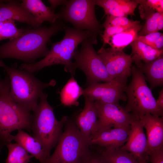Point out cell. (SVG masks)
I'll return each instance as SVG.
<instances>
[{"label": "cell", "mask_w": 163, "mask_h": 163, "mask_svg": "<svg viewBox=\"0 0 163 163\" xmlns=\"http://www.w3.org/2000/svg\"><path fill=\"white\" fill-rule=\"evenodd\" d=\"M66 24L57 20L49 27L25 30L20 36L0 46V58H10L32 62L47 56V44L50 37L64 30Z\"/></svg>", "instance_id": "1"}, {"label": "cell", "mask_w": 163, "mask_h": 163, "mask_svg": "<svg viewBox=\"0 0 163 163\" xmlns=\"http://www.w3.org/2000/svg\"><path fill=\"white\" fill-rule=\"evenodd\" d=\"M64 30L65 34L62 39L51 43V49L43 59L36 63L22 64L19 69L33 73L46 66L60 64L64 65L66 72L74 76L76 69L72 59L75 51L84 40L91 38L92 41V34L88 30H78L66 25Z\"/></svg>", "instance_id": "2"}, {"label": "cell", "mask_w": 163, "mask_h": 163, "mask_svg": "<svg viewBox=\"0 0 163 163\" xmlns=\"http://www.w3.org/2000/svg\"><path fill=\"white\" fill-rule=\"evenodd\" d=\"M0 67L3 68L8 74L11 97L30 111L33 112L36 108L43 90L56 84L53 79L48 82H43L36 78L33 73L9 67L1 60Z\"/></svg>", "instance_id": "3"}, {"label": "cell", "mask_w": 163, "mask_h": 163, "mask_svg": "<svg viewBox=\"0 0 163 163\" xmlns=\"http://www.w3.org/2000/svg\"><path fill=\"white\" fill-rule=\"evenodd\" d=\"M47 97V94L43 92L40 96L37 106L33 111L31 130L49 158L51 150L57 145L62 133L68 117L63 116L60 120H57Z\"/></svg>", "instance_id": "4"}, {"label": "cell", "mask_w": 163, "mask_h": 163, "mask_svg": "<svg viewBox=\"0 0 163 163\" xmlns=\"http://www.w3.org/2000/svg\"><path fill=\"white\" fill-rule=\"evenodd\" d=\"M10 82L3 80L0 89V154L2 149L11 142V133L15 130H31L30 111L13 100L9 94Z\"/></svg>", "instance_id": "5"}, {"label": "cell", "mask_w": 163, "mask_h": 163, "mask_svg": "<svg viewBox=\"0 0 163 163\" xmlns=\"http://www.w3.org/2000/svg\"><path fill=\"white\" fill-rule=\"evenodd\" d=\"M64 127L55 149L46 163H84L91 151L89 139L78 129L75 118L68 117Z\"/></svg>", "instance_id": "6"}, {"label": "cell", "mask_w": 163, "mask_h": 163, "mask_svg": "<svg viewBox=\"0 0 163 163\" xmlns=\"http://www.w3.org/2000/svg\"><path fill=\"white\" fill-rule=\"evenodd\" d=\"M131 82L125 89L127 101L125 108L136 119L147 114L162 117L144 76L137 67L132 66Z\"/></svg>", "instance_id": "7"}, {"label": "cell", "mask_w": 163, "mask_h": 163, "mask_svg": "<svg viewBox=\"0 0 163 163\" xmlns=\"http://www.w3.org/2000/svg\"><path fill=\"white\" fill-rule=\"evenodd\" d=\"M95 5L96 0H69L58 13V20L70 22L77 30L90 31L94 44H96L102 26L96 17Z\"/></svg>", "instance_id": "8"}, {"label": "cell", "mask_w": 163, "mask_h": 163, "mask_svg": "<svg viewBox=\"0 0 163 163\" xmlns=\"http://www.w3.org/2000/svg\"><path fill=\"white\" fill-rule=\"evenodd\" d=\"M81 44L80 49L77 48L75 51L73 63L75 69H79L85 74L88 86L96 83L116 81L109 75L102 61L94 48L92 39H87Z\"/></svg>", "instance_id": "9"}, {"label": "cell", "mask_w": 163, "mask_h": 163, "mask_svg": "<svg viewBox=\"0 0 163 163\" xmlns=\"http://www.w3.org/2000/svg\"><path fill=\"white\" fill-rule=\"evenodd\" d=\"M97 52L111 78L126 85L128 78L131 75V55L126 54L123 50L113 51L103 46Z\"/></svg>", "instance_id": "10"}, {"label": "cell", "mask_w": 163, "mask_h": 163, "mask_svg": "<svg viewBox=\"0 0 163 163\" xmlns=\"http://www.w3.org/2000/svg\"><path fill=\"white\" fill-rule=\"evenodd\" d=\"M94 102L98 114V123L95 133L111 128L128 126L136 119L118 103Z\"/></svg>", "instance_id": "11"}, {"label": "cell", "mask_w": 163, "mask_h": 163, "mask_svg": "<svg viewBox=\"0 0 163 163\" xmlns=\"http://www.w3.org/2000/svg\"><path fill=\"white\" fill-rule=\"evenodd\" d=\"M126 85L117 82H98L91 84L83 90V95L94 101L104 103H118L126 101L125 92Z\"/></svg>", "instance_id": "12"}, {"label": "cell", "mask_w": 163, "mask_h": 163, "mask_svg": "<svg viewBox=\"0 0 163 163\" xmlns=\"http://www.w3.org/2000/svg\"><path fill=\"white\" fill-rule=\"evenodd\" d=\"M130 127L127 140L121 148L129 153L139 162L147 163L149 152L144 128L138 119L133 121Z\"/></svg>", "instance_id": "13"}, {"label": "cell", "mask_w": 163, "mask_h": 163, "mask_svg": "<svg viewBox=\"0 0 163 163\" xmlns=\"http://www.w3.org/2000/svg\"><path fill=\"white\" fill-rule=\"evenodd\" d=\"M130 128V126L113 127L95 133L89 138L90 145H97L104 149L121 148L127 140Z\"/></svg>", "instance_id": "14"}, {"label": "cell", "mask_w": 163, "mask_h": 163, "mask_svg": "<svg viewBox=\"0 0 163 163\" xmlns=\"http://www.w3.org/2000/svg\"><path fill=\"white\" fill-rule=\"evenodd\" d=\"M146 132L149 153L163 147V119L156 115L147 114L139 119Z\"/></svg>", "instance_id": "15"}, {"label": "cell", "mask_w": 163, "mask_h": 163, "mask_svg": "<svg viewBox=\"0 0 163 163\" xmlns=\"http://www.w3.org/2000/svg\"><path fill=\"white\" fill-rule=\"evenodd\" d=\"M85 97L83 109L75 118V123L80 132L86 137H90L96 131L98 114L94 101L87 96Z\"/></svg>", "instance_id": "16"}, {"label": "cell", "mask_w": 163, "mask_h": 163, "mask_svg": "<svg viewBox=\"0 0 163 163\" xmlns=\"http://www.w3.org/2000/svg\"><path fill=\"white\" fill-rule=\"evenodd\" d=\"M8 20L26 23L36 28L39 27L33 16L21 3L13 1H0V21Z\"/></svg>", "instance_id": "17"}, {"label": "cell", "mask_w": 163, "mask_h": 163, "mask_svg": "<svg viewBox=\"0 0 163 163\" xmlns=\"http://www.w3.org/2000/svg\"><path fill=\"white\" fill-rule=\"evenodd\" d=\"M96 4L103 9L104 15L126 17L134 15L138 5L135 0H96Z\"/></svg>", "instance_id": "18"}, {"label": "cell", "mask_w": 163, "mask_h": 163, "mask_svg": "<svg viewBox=\"0 0 163 163\" xmlns=\"http://www.w3.org/2000/svg\"><path fill=\"white\" fill-rule=\"evenodd\" d=\"M10 141H16L40 163H46L49 158L41 143L34 137L22 130H18L15 135H11Z\"/></svg>", "instance_id": "19"}, {"label": "cell", "mask_w": 163, "mask_h": 163, "mask_svg": "<svg viewBox=\"0 0 163 163\" xmlns=\"http://www.w3.org/2000/svg\"><path fill=\"white\" fill-rule=\"evenodd\" d=\"M21 4L33 16L39 27L44 21L53 24L59 18L58 14L53 12L50 7L47 6L41 0H24Z\"/></svg>", "instance_id": "20"}, {"label": "cell", "mask_w": 163, "mask_h": 163, "mask_svg": "<svg viewBox=\"0 0 163 163\" xmlns=\"http://www.w3.org/2000/svg\"><path fill=\"white\" fill-rule=\"evenodd\" d=\"M137 68L143 74L145 80L149 82L151 90L163 85V54L152 61L142 64Z\"/></svg>", "instance_id": "21"}, {"label": "cell", "mask_w": 163, "mask_h": 163, "mask_svg": "<svg viewBox=\"0 0 163 163\" xmlns=\"http://www.w3.org/2000/svg\"><path fill=\"white\" fill-rule=\"evenodd\" d=\"M130 45L132 49L131 54L133 62L137 67L142 64L152 61L163 54V50L154 49L137 39Z\"/></svg>", "instance_id": "22"}, {"label": "cell", "mask_w": 163, "mask_h": 163, "mask_svg": "<svg viewBox=\"0 0 163 163\" xmlns=\"http://www.w3.org/2000/svg\"><path fill=\"white\" fill-rule=\"evenodd\" d=\"M142 27L140 24L112 36L107 43L111 46L109 49L113 51L123 50L126 47L137 39L138 33Z\"/></svg>", "instance_id": "23"}, {"label": "cell", "mask_w": 163, "mask_h": 163, "mask_svg": "<svg viewBox=\"0 0 163 163\" xmlns=\"http://www.w3.org/2000/svg\"><path fill=\"white\" fill-rule=\"evenodd\" d=\"M83 90L78 84L74 76H72L60 93L62 103L66 106H78L79 102L78 100L83 95Z\"/></svg>", "instance_id": "24"}, {"label": "cell", "mask_w": 163, "mask_h": 163, "mask_svg": "<svg viewBox=\"0 0 163 163\" xmlns=\"http://www.w3.org/2000/svg\"><path fill=\"white\" fill-rule=\"evenodd\" d=\"M100 153L108 163H142L121 148L104 149Z\"/></svg>", "instance_id": "25"}, {"label": "cell", "mask_w": 163, "mask_h": 163, "mask_svg": "<svg viewBox=\"0 0 163 163\" xmlns=\"http://www.w3.org/2000/svg\"><path fill=\"white\" fill-rule=\"evenodd\" d=\"M6 146L8 149V155L6 163H29L33 157L17 143L11 142Z\"/></svg>", "instance_id": "26"}, {"label": "cell", "mask_w": 163, "mask_h": 163, "mask_svg": "<svg viewBox=\"0 0 163 163\" xmlns=\"http://www.w3.org/2000/svg\"><path fill=\"white\" fill-rule=\"evenodd\" d=\"M138 4L139 13L141 18L146 19L155 12L163 13V0H135Z\"/></svg>", "instance_id": "27"}, {"label": "cell", "mask_w": 163, "mask_h": 163, "mask_svg": "<svg viewBox=\"0 0 163 163\" xmlns=\"http://www.w3.org/2000/svg\"><path fill=\"white\" fill-rule=\"evenodd\" d=\"M15 22L12 20L0 21V41L7 39H14L24 32L25 30L16 27Z\"/></svg>", "instance_id": "28"}, {"label": "cell", "mask_w": 163, "mask_h": 163, "mask_svg": "<svg viewBox=\"0 0 163 163\" xmlns=\"http://www.w3.org/2000/svg\"><path fill=\"white\" fill-rule=\"evenodd\" d=\"M140 24L139 21L130 20L125 17H116L107 15L104 23L102 25L133 27Z\"/></svg>", "instance_id": "29"}, {"label": "cell", "mask_w": 163, "mask_h": 163, "mask_svg": "<svg viewBox=\"0 0 163 163\" xmlns=\"http://www.w3.org/2000/svg\"><path fill=\"white\" fill-rule=\"evenodd\" d=\"M163 13L155 12L149 15L145 19V24L138 33V36L146 34L157 32V26L158 20Z\"/></svg>", "instance_id": "30"}, {"label": "cell", "mask_w": 163, "mask_h": 163, "mask_svg": "<svg viewBox=\"0 0 163 163\" xmlns=\"http://www.w3.org/2000/svg\"><path fill=\"white\" fill-rule=\"evenodd\" d=\"M102 26L104 28V30L101 36L103 42V46L107 44L109 39L112 36L133 27L108 25Z\"/></svg>", "instance_id": "31"}, {"label": "cell", "mask_w": 163, "mask_h": 163, "mask_svg": "<svg viewBox=\"0 0 163 163\" xmlns=\"http://www.w3.org/2000/svg\"><path fill=\"white\" fill-rule=\"evenodd\" d=\"M162 34V33L158 31L145 35L138 36L137 39L150 46Z\"/></svg>", "instance_id": "32"}, {"label": "cell", "mask_w": 163, "mask_h": 163, "mask_svg": "<svg viewBox=\"0 0 163 163\" xmlns=\"http://www.w3.org/2000/svg\"><path fill=\"white\" fill-rule=\"evenodd\" d=\"M148 162L151 163H163V147L150 152Z\"/></svg>", "instance_id": "33"}, {"label": "cell", "mask_w": 163, "mask_h": 163, "mask_svg": "<svg viewBox=\"0 0 163 163\" xmlns=\"http://www.w3.org/2000/svg\"><path fill=\"white\" fill-rule=\"evenodd\" d=\"M84 163H108L100 153H96L91 152Z\"/></svg>", "instance_id": "34"}, {"label": "cell", "mask_w": 163, "mask_h": 163, "mask_svg": "<svg viewBox=\"0 0 163 163\" xmlns=\"http://www.w3.org/2000/svg\"><path fill=\"white\" fill-rule=\"evenodd\" d=\"M68 0H50L48 2L50 3L51 7H50L52 11L54 12V10L57 7L60 5H65Z\"/></svg>", "instance_id": "35"}, {"label": "cell", "mask_w": 163, "mask_h": 163, "mask_svg": "<svg viewBox=\"0 0 163 163\" xmlns=\"http://www.w3.org/2000/svg\"><path fill=\"white\" fill-rule=\"evenodd\" d=\"M163 35H161L150 46L152 48L158 50H163Z\"/></svg>", "instance_id": "36"}, {"label": "cell", "mask_w": 163, "mask_h": 163, "mask_svg": "<svg viewBox=\"0 0 163 163\" xmlns=\"http://www.w3.org/2000/svg\"><path fill=\"white\" fill-rule=\"evenodd\" d=\"M157 105L159 109L163 111V89H162L159 93L158 99L156 100Z\"/></svg>", "instance_id": "37"}, {"label": "cell", "mask_w": 163, "mask_h": 163, "mask_svg": "<svg viewBox=\"0 0 163 163\" xmlns=\"http://www.w3.org/2000/svg\"><path fill=\"white\" fill-rule=\"evenodd\" d=\"M163 13H162L158 20V26L157 31H158L159 30H163Z\"/></svg>", "instance_id": "38"}, {"label": "cell", "mask_w": 163, "mask_h": 163, "mask_svg": "<svg viewBox=\"0 0 163 163\" xmlns=\"http://www.w3.org/2000/svg\"><path fill=\"white\" fill-rule=\"evenodd\" d=\"M2 85V80L0 79V88Z\"/></svg>", "instance_id": "39"}, {"label": "cell", "mask_w": 163, "mask_h": 163, "mask_svg": "<svg viewBox=\"0 0 163 163\" xmlns=\"http://www.w3.org/2000/svg\"></svg>", "instance_id": "40"}]
</instances>
